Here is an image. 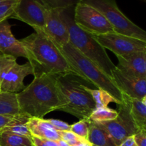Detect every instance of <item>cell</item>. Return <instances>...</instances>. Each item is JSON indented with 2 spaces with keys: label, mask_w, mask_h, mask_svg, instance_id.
<instances>
[{
  "label": "cell",
  "mask_w": 146,
  "mask_h": 146,
  "mask_svg": "<svg viewBox=\"0 0 146 146\" xmlns=\"http://www.w3.org/2000/svg\"><path fill=\"white\" fill-rule=\"evenodd\" d=\"M122 97L121 104H117L118 116L111 121L98 123L106 130L117 146L121 145L128 137L134 135L140 131L131 115L128 96L122 94Z\"/></svg>",
  "instance_id": "cell-7"
},
{
  "label": "cell",
  "mask_w": 146,
  "mask_h": 146,
  "mask_svg": "<svg viewBox=\"0 0 146 146\" xmlns=\"http://www.w3.org/2000/svg\"><path fill=\"white\" fill-rule=\"evenodd\" d=\"M47 10L37 0H19L11 18L26 23L35 31H44Z\"/></svg>",
  "instance_id": "cell-10"
},
{
  "label": "cell",
  "mask_w": 146,
  "mask_h": 146,
  "mask_svg": "<svg viewBox=\"0 0 146 146\" xmlns=\"http://www.w3.org/2000/svg\"><path fill=\"white\" fill-rule=\"evenodd\" d=\"M43 32L58 47L69 42L67 27L61 20L58 9H48Z\"/></svg>",
  "instance_id": "cell-13"
},
{
  "label": "cell",
  "mask_w": 146,
  "mask_h": 146,
  "mask_svg": "<svg viewBox=\"0 0 146 146\" xmlns=\"http://www.w3.org/2000/svg\"><path fill=\"white\" fill-rule=\"evenodd\" d=\"M81 146H93V145L90 143L88 141H85L81 144Z\"/></svg>",
  "instance_id": "cell-34"
},
{
  "label": "cell",
  "mask_w": 146,
  "mask_h": 146,
  "mask_svg": "<svg viewBox=\"0 0 146 146\" xmlns=\"http://www.w3.org/2000/svg\"><path fill=\"white\" fill-rule=\"evenodd\" d=\"M111 79L122 94L140 99L146 97V78L123 72L115 66L111 72Z\"/></svg>",
  "instance_id": "cell-11"
},
{
  "label": "cell",
  "mask_w": 146,
  "mask_h": 146,
  "mask_svg": "<svg viewBox=\"0 0 146 146\" xmlns=\"http://www.w3.org/2000/svg\"><path fill=\"white\" fill-rule=\"evenodd\" d=\"M25 116H27V115L21 113L17 115H0V134L3 131H5L11 124Z\"/></svg>",
  "instance_id": "cell-28"
},
{
  "label": "cell",
  "mask_w": 146,
  "mask_h": 146,
  "mask_svg": "<svg viewBox=\"0 0 146 146\" xmlns=\"http://www.w3.org/2000/svg\"><path fill=\"white\" fill-rule=\"evenodd\" d=\"M11 26L7 21L0 24V54L9 55L16 58H27V52L22 42L13 35Z\"/></svg>",
  "instance_id": "cell-14"
},
{
  "label": "cell",
  "mask_w": 146,
  "mask_h": 146,
  "mask_svg": "<svg viewBox=\"0 0 146 146\" xmlns=\"http://www.w3.org/2000/svg\"><path fill=\"white\" fill-rule=\"evenodd\" d=\"M19 0H7L0 4V24L11 18Z\"/></svg>",
  "instance_id": "cell-24"
},
{
  "label": "cell",
  "mask_w": 146,
  "mask_h": 146,
  "mask_svg": "<svg viewBox=\"0 0 146 146\" xmlns=\"http://www.w3.org/2000/svg\"><path fill=\"white\" fill-rule=\"evenodd\" d=\"M20 114L17 94L0 91V115H17Z\"/></svg>",
  "instance_id": "cell-19"
},
{
  "label": "cell",
  "mask_w": 146,
  "mask_h": 146,
  "mask_svg": "<svg viewBox=\"0 0 146 146\" xmlns=\"http://www.w3.org/2000/svg\"><path fill=\"white\" fill-rule=\"evenodd\" d=\"M31 140L34 146H58L56 141H51V140L40 138L34 136L31 137Z\"/></svg>",
  "instance_id": "cell-30"
},
{
  "label": "cell",
  "mask_w": 146,
  "mask_h": 146,
  "mask_svg": "<svg viewBox=\"0 0 146 146\" xmlns=\"http://www.w3.org/2000/svg\"><path fill=\"white\" fill-rule=\"evenodd\" d=\"M48 121L52 125L54 129L58 131V132L71 131V125H69L67 123L57 119H48Z\"/></svg>",
  "instance_id": "cell-29"
},
{
  "label": "cell",
  "mask_w": 146,
  "mask_h": 146,
  "mask_svg": "<svg viewBox=\"0 0 146 146\" xmlns=\"http://www.w3.org/2000/svg\"><path fill=\"white\" fill-rule=\"evenodd\" d=\"M81 144H78V145H72V146H81Z\"/></svg>",
  "instance_id": "cell-36"
},
{
  "label": "cell",
  "mask_w": 146,
  "mask_h": 146,
  "mask_svg": "<svg viewBox=\"0 0 146 146\" xmlns=\"http://www.w3.org/2000/svg\"><path fill=\"white\" fill-rule=\"evenodd\" d=\"M74 19L81 29L92 35L114 31L112 26L101 12L82 1L74 7Z\"/></svg>",
  "instance_id": "cell-8"
},
{
  "label": "cell",
  "mask_w": 146,
  "mask_h": 146,
  "mask_svg": "<svg viewBox=\"0 0 146 146\" xmlns=\"http://www.w3.org/2000/svg\"><path fill=\"white\" fill-rule=\"evenodd\" d=\"M116 66L123 72L146 78V51H138L123 56H117Z\"/></svg>",
  "instance_id": "cell-15"
},
{
  "label": "cell",
  "mask_w": 146,
  "mask_h": 146,
  "mask_svg": "<svg viewBox=\"0 0 146 146\" xmlns=\"http://www.w3.org/2000/svg\"><path fill=\"white\" fill-rule=\"evenodd\" d=\"M7 1V0H0V4H1V3H3L4 1Z\"/></svg>",
  "instance_id": "cell-35"
},
{
  "label": "cell",
  "mask_w": 146,
  "mask_h": 146,
  "mask_svg": "<svg viewBox=\"0 0 146 146\" xmlns=\"http://www.w3.org/2000/svg\"><path fill=\"white\" fill-rule=\"evenodd\" d=\"M58 48L69 64L78 71L83 80L95 86L98 89L106 91L118 102L121 103L123 97L121 91L111 78L101 71L89 58L81 54L69 42L63 46H58Z\"/></svg>",
  "instance_id": "cell-5"
},
{
  "label": "cell",
  "mask_w": 146,
  "mask_h": 146,
  "mask_svg": "<svg viewBox=\"0 0 146 146\" xmlns=\"http://www.w3.org/2000/svg\"><path fill=\"white\" fill-rule=\"evenodd\" d=\"M20 113L29 117L44 118L59 108L56 76L41 74L34 76L31 84L17 94Z\"/></svg>",
  "instance_id": "cell-2"
},
{
  "label": "cell",
  "mask_w": 146,
  "mask_h": 146,
  "mask_svg": "<svg viewBox=\"0 0 146 146\" xmlns=\"http://www.w3.org/2000/svg\"><path fill=\"white\" fill-rule=\"evenodd\" d=\"M74 7L58 9L60 17L68 29L69 43L111 78V72L115 68V65L94 35L86 32L76 25L74 19Z\"/></svg>",
  "instance_id": "cell-4"
},
{
  "label": "cell",
  "mask_w": 146,
  "mask_h": 146,
  "mask_svg": "<svg viewBox=\"0 0 146 146\" xmlns=\"http://www.w3.org/2000/svg\"><path fill=\"white\" fill-rule=\"evenodd\" d=\"M86 90L91 94L93 100L95 102L96 108L101 107H108V104L111 103H115L116 104H121L117 100H115L111 94L102 89H93L87 86Z\"/></svg>",
  "instance_id": "cell-21"
},
{
  "label": "cell",
  "mask_w": 146,
  "mask_h": 146,
  "mask_svg": "<svg viewBox=\"0 0 146 146\" xmlns=\"http://www.w3.org/2000/svg\"><path fill=\"white\" fill-rule=\"evenodd\" d=\"M93 146H94V145H93Z\"/></svg>",
  "instance_id": "cell-37"
},
{
  "label": "cell",
  "mask_w": 146,
  "mask_h": 146,
  "mask_svg": "<svg viewBox=\"0 0 146 146\" xmlns=\"http://www.w3.org/2000/svg\"><path fill=\"white\" fill-rule=\"evenodd\" d=\"M27 125L32 136L54 141L61 139L58 132L54 129L48 119L31 117L27 121Z\"/></svg>",
  "instance_id": "cell-16"
},
{
  "label": "cell",
  "mask_w": 146,
  "mask_h": 146,
  "mask_svg": "<svg viewBox=\"0 0 146 146\" xmlns=\"http://www.w3.org/2000/svg\"><path fill=\"white\" fill-rule=\"evenodd\" d=\"M28 62L34 70V76L41 74L58 76H81L61 54L56 45L43 31H35L21 40Z\"/></svg>",
  "instance_id": "cell-1"
},
{
  "label": "cell",
  "mask_w": 146,
  "mask_h": 146,
  "mask_svg": "<svg viewBox=\"0 0 146 146\" xmlns=\"http://www.w3.org/2000/svg\"><path fill=\"white\" fill-rule=\"evenodd\" d=\"M94 36L104 49L112 51L116 56L146 51V41L115 31Z\"/></svg>",
  "instance_id": "cell-9"
},
{
  "label": "cell",
  "mask_w": 146,
  "mask_h": 146,
  "mask_svg": "<svg viewBox=\"0 0 146 146\" xmlns=\"http://www.w3.org/2000/svg\"><path fill=\"white\" fill-rule=\"evenodd\" d=\"M90 121L88 119L80 120L78 122L71 125V131L82 139L87 141L89 131Z\"/></svg>",
  "instance_id": "cell-25"
},
{
  "label": "cell",
  "mask_w": 146,
  "mask_h": 146,
  "mask_svg": "<svg viewBox=\"0 0 146 146\" xmlns=\"http://www.w3.org/2000/svg\"><path fill=\"white\" fill-rule=\"evenodd\" d=\"M57 143H58V146H71L70 145H68L66 141H64V140L62 139H59L58 141H56Z\"/></svg>",
  "instance_id": "cell-33"
},
{
  "label": "cell",
  "mask_w": 146,
  "mask_h": 146,
  "mask_svg": "<svg viewBox=\"0 0 146 146\" xmlns=\"http://www.w3.org/2000/svg\"><path fill=\"white\" fill-rule=\"evenodd\" d=\"M84 80L72 74L56 76V86L59 99L58 111L76 118L88 119L96 108L95 102L86 90Z\"/></svg>",
  "instance_id": "cell-3"
},
{
  "label": "cell",
  "mask_w": 146,
  "mask_h": 146,
  "mask_svg": "<svg viewBox=\"0 0 146 146\" xmlns=\"http://www.w3.org/2000/svg\"><path fill=\"white\" fill-rule=\"evenodd\" d=\"M104 16L114 31L146 41V32L128 18L118 7L115 0H81Z\"/></svg>",
  "instance_id": "cell-6"
},
{
  "label": "cell",
  "mask_w": 146,
  "mask_h": 146,
  "mask_svg": "<svg viewBox=\"0 0 146 146\" xmlns=\"http://www.w3.org/2000/svg\"><path fill=\"white\" fill-rule=\"evenodd\" d=\"M87 141L94 146H117L102 125L91 121Z\"/></svg>",
  "instance_id": "cell-17"
},
{
  "label": "cell",
  "mask_w": 146,
  "mask_h": 146,
  "mask_svg": "<svg viewBox=\"0 0 146 146\" xmlns=\"http://www.w3.org/2000/svg\"><path fill=\"white\" fill-rule=\"evenodd\" d=\"M133 138L138 146H146V129L138 131L133 135Z\"/></svg>",
  "instance_id": "cell-31"
},
{
  "label": "cell",
  "mask_w": 146,
  "mask_h": 146,
  "mask_svg": "<svg viewBox=\"0 0 146 146\" xmlns=\"http://www.w3.org/2000/svg\"><path fill=\"white\" fill-rule=\"evenodd\" d=\"M34 75V70L29 62L19 64L16 62L6 72L0 84L1 92L17 94L24 90V80L27 76Z\"/></svg>",
  "instance_id": "cell-12"
},
{
  "label": "cell",
  "mask_w": 146,
  "mask_h": 146,
  "mask_svg": "<svg viewBox=\"0 0 146 146\" xmlns=\"http://www.w3.org/2000/svg\"><path fill=\"white\" fill-rule=\"evenodd\" d=\"M58 134H59L61 139L64 140L71 146L78 145V144L82 143L84 141H86V140H84L78 137V135H76L74 133H73L71 131H60V132H58Z\"/></svg>",
  "instance_id": "cell-27"
},
{
  "label": "cell",
  "mask_w": 146,
  "mask_h": 146,
  "mask_svg": "<svg viewBox=\"0 0 146 146\" xmlns=\"http://www.w3.org/2000/svg\"><path fill=\"white\" fill-rule=\"evenodd\" d=\"M0 146H34L31 138L8 131L0 134Z\"/></svg>",
  "instance_id": "cell-20"
},
{
  "label": "cell",
  "mask_w": 146,
  "mask_h": 146,
  "mask_svg": "<svg viewBox=\"0 0 146 146\" xmlns=\"http://www.w3.org/2000/svg\"><path fill=\"white\" fill-rule=\"evenodd\" d=\"M17 62V58L9 55L0 54V84L7 71Z\"/></svg>",
  "instance_id": "cell-26"
},
{
  "label": "cell",
  "mask_w": 146,
  "mask_h": 146,
  "mask_svg": "<svg viewBox=\"0 0 146 146\" xmlns=\"http://www.w3.org/2000/svg\"><path fill=\"white\" fill-rule=\"evenodd\" d=\"M119 146H138L136 143H135V140H134L133 135L132 136H129L124 140L121 144Z\"/></svg>",
  "instance_id": "cell-32"
},
{
  "label": "cell",
  "mask_w": 146,
  "mask_h": 146,
  "mask_svg": "<svg viewBox=\"0 0 146 146\" xmlns=\"http://www.w3.org/2000/svg\"><path fill=\"white\" fill-rule=\"evenodd\" d=\"M47 9H60L76 5L81 0H37Z\"/></svg>",
  "instance_id": "cell-23"
},
{
  "label": "cell",
  "mask_w": 146,
  "mask_h": 146,
  "mask_svg": "<svg viewBox=\"0 0 146 146\" xmlns=\"http://www.w3.org/2000/svg\"><path fill=\"white\" fill-rule=\"evenodd\" d=\"M118 116L116 110L110 108L109 107L96 108L90 115L88 120L93 122L101 123L109 121L115 119Z\"/></svg>",
  "instance_id": "cell-22"
},
{
  "label": "cell",
  "mask_w": 146,
  "mask_h": 146,
  "mask_svg": "<svg viewBox=\"0 0 146 146\" xmlns=\"http://www.w3.org/2000/svg\"><path fill=\"white\" fill-rule=\"evenodd\" d=\"M128 98L134 123L139 130L146 129V97L140 99L128 96Z\"/></svg>",
  "instance_id": "cell-18"
}]
</instances>
